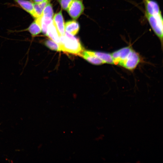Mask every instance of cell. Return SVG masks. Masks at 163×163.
<instances>
[{
	"label": "cell",
	"instance_id": "7a4b0ae2",
	"mask_svg": "<svg viewBox=\"0 0 163 163\" xmlns=\"http://www.w3.org/2000/svg\"><path fill=\"white\" fill-rule=\"evenodd\" d=\"M141 60V57L139 54L131 47L123 54L118 65L129 70L133 71Z\"/></svg>",
	"mask_w": 163,
	"mask_h": 163
},
{
	"label": "cell",
	"instance_id": "8fae6325",
	"mask_svg": "<svg viewBox=\"0 0 163 163\" xmlns=\"http://www.w3.org/2000/svg\"><path fill=\"white\" fill-rule=\"evenodd\" d=\"M24 10L30 14L35 18L33 3L32 1L27 0H14Z\"/></svg>",
	"mask_w": 163,
	"mask_h": 163
},
{
	"label": "cell",
	"instance_id": "4fadbf2b",
	"mask_svg": "<svg viewBox=\"0 0 163 163\" xmlns=\"http://www.w3.org/2000/svg\"><path fill=\"white\" fill-rule=\"evenodd\" d=\"M92 52L94 55L101 60L104 63L114 64L111 53L99 51H92Z\"/></svg>",
	"mask_w": 163,
	"mask_h": 163
},
{
	"label": "cell",
	"instance_id": "ba28073f",
	"mask_svg": "<svg viewBox=\"0 0 163 163\" xmlns=\"http://www.w3.org/2000/svg\"><path fill=\"white\" fill-rule=\"evenodd\" d=\"M53 22L61 36L65 32V24L61 10L55 14L53 19Z\"/></svg>",
	"mask_w": 163,
	"mask_h": 163
},
{
	"label": "cell",
	"instance_id": "6da1fadb",
	"mask_svg": "<svg viewBox=\"0 0 163 163\" xmlns=\"http://www.w3.org/2000/svg\"><path fill=\"white\" fill-rule=\"evenodd\" d=\"M60 51L80 55L83 48L79 40L73 35L65 31L60 37L59 44Z\"/></svg>",
	"mask_w": 163,
	"mask_h": 163
},
{
	"label": "cell",
	"instance_id": "2e32d148",
	"mask_svg": "<svg viewBox=\"0 0 163 163\" xmlns=\"http://www.w3.org/2000/svg\"><path fill=\"white\" fill-rule=\"evenodd\" d=\"M73 0H59L60 4L63 10H67Z\"/></svg>",
	"mask_w": 163,
	"mask_h": 163
},
{
	"label": "cell",
	"instance_id": "3957f363",
	"mask_svg": "<svg viewBox=\"0 0 163 163\" xmlns=\"http://www.w3.org/2000/svg\"><path fill=\"white\" fill-rule=\"evenodd\" d=\"M154 33L160 40L162 47L163 38V19L161 12L155 15L145 14Z\"/></svg>",
	"mask_w": 163,
	"mask_h": 163
},
{
	"label": "cell",
	"instance_id": "9a60e30c",
	"mask_svg": "<svg viewBox=\"0 0 163 163\" xmlns=\"http://www.w3.org/2000/svg\"><path fill=\"white\" fill-rule=\"evenodd\" d=\"M44 43L45 46L52 50L60 51L59 44L51 39L45 41Z\"/></svg>",
	"mask_w": 163,
	"mask_h": 163
},
{
	"label": "cell",
	"instance_id": "8992f818",
	"mask_svg": "<svg viewBox=\"0 0 163 163\" xmlns=\"http://www.w3.org/2000/svg\"><path fill=\"white\" fill-rule=\"evenodd\" d=\"M144 4L145 14L153 15L161 12L158 3L154 0H142Z\"/></svg>",
	"mask_w": 163,
	"mask_h": 163
},
{
	"label": "cell",
	"instance_id": "52a82bcc",
	"mask_svg": "<svg viewBox=\"0 0 163 163\" xmlns=\"http://www.w3.org/2000/svg\"><path fill=\"white\" fill-rule=\"evenodd\" d=\"M46 35L59 45L61 35L56 28L53 20L48 26Z\"/></svg>",
	"mask_w": 163,
	"mask_h": 163
},
{
	"label": "cell",
	"instance_id": "e0dca14e",
	"mask_svg": "<svg viewBox=\"0 0 163 163\" xmlns=\"http://www.w3.org/2000/svg\"><path fill=\"white\" fill-rule=\"evenodd\" d=\"M47 0H32V1L34 3H39Z\"/></svg>",
	"mask_w": 163,
	"mask_h": 163
},
{
	"label": "cell",
	"instance_id": "30bf717a",
	"mask_svg": "<svg viewBox=\"0 0 163 163\" xmlns=\"http://www.w3.org/2000/svg\"><path fill=\"white\" fill-rule=\"evenodd\" d=\"M27 30L33 37L40 34L42 31L41 16L35 18V20L30 25Z\"/></svg>",
	"mask_w": 163,
	"mask_h": 163
},
{
	"label": "cell",
	"instance_id": "9c48e42d",
	"mask_svg": "<svg viewBox=\"0 0 163 163\" xmlns=\"http://www.w3.org/2000/svg\"><path fill=\"white\" fill-rule=\"evenodd\" d=\"M90 63L95 65L104 64L100 59L94 55L91 51H83L80 55Z\"/></svg>",
	"mask_w": 163,
	"mask_h": 163
},
{
	"label": "cell",
	"instance_id": "5b68a950",
	"mask_svg": "<svg viewBox=\"0 0 163 163\" xmlns=\"http://www.w3.org/2000/svg\"><path fill=\"white\" fill-rule=\"evenodd\" d=\"M84 9L80 0H73L67 10L69 15L73 19H77L83 12Z\"/></svg>",
	"mask_w": 163,
	"mask_h": 163
},
{
	"label": "cell",
	"instance_id": "277c9868",
	"mask_svg": "<svg viewBox=\"0 0 163 163\" xmlns=\"http://www.w3.org/2000/svg\"><path fill=\"white\" fill-rule=\"evenodd\" d=\"M53 11L51 4L49 2L45 7L41 16L42 32L46 35L48 25L53 21Z\"/></svg>",
	"mask_w": 163,
	"mask_h": 163
},
{
	"label": "cell",
	"instance_id": "7c38bea8",
	"mask_svg": "<svg viewBox=\"0 0 163 163\" xmlns=\"http://www.w3.org/2000/svg\"><path fill=\"white\" fill-rule=\"evenodd\" d=\"M65 31L74 35L77 34L79 30V26L78 23L75 21L67 22L65 25Z\"/></svg>",
	"mask_w": 163,
	"mask_h": 163
},
{
	"label": "cell",
	"instance_id": "5bb4252c",
	"mask_svg": "<svg viewBox=\"0 0 163 163\" xmlns=\"http://www.w3.org/2000/svg\"><path fill=\"white\" fill-rule=\"evenodd\" d=\"M49 2L47 1L39 3H33V6L35 15V18L41 16L43 10Z\"/></svg>",
	"mask_w": 163,
	"mask_h": 163
}]
</instances>
